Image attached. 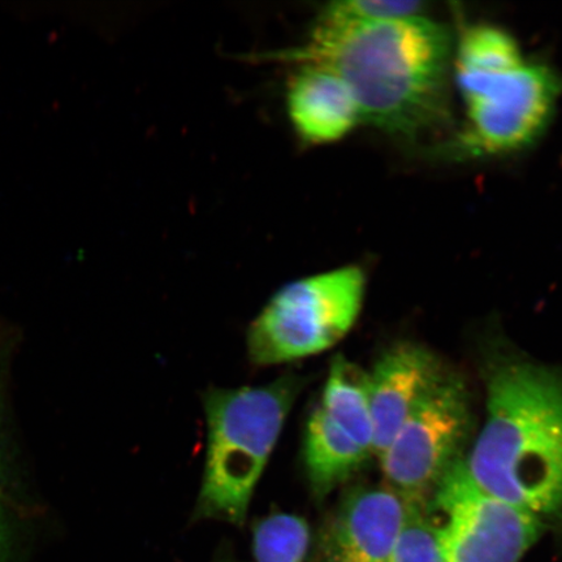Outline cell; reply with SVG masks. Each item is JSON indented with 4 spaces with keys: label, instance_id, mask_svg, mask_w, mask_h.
<instances>
[{
    "label": "cell",
    "instance_id": "6da1fadb",
    "mask_svg": "<svg viewBox=\"0 0 562 562\" xmlns=\"http://www.w3.org/2000/svg\"><path fill=\"white\" fill-rule=\"evenodd\" d=\"M278 60L319 66L353 91L361 122L414 138L446 122L452 40L424 16L351 23L322 13L304 45Z\"/></svg>",
    "mask_w": 562,
    "mask_h": 562
},
{
    "label": "cell",
    "instance_id": "7a4b0ae2",
    "mask_svg": "<svg viewBox=\"0 0 562 562\" xmlns=\"http://www.w3.org/2000/svg\"><path fill=\"white\" fill-rule=\"evenodd\" d=\"M465 467L477 486L543 519L562 515V378L529 362L492 370Z\"/></svg>",
    "mask_w": 562,
    "mask_h": 562
},
{
    "label": "cell",
    "instance_id": "3957f363",
    "mask_svg": "<svg viewBox=\"0 0 562 562\" xmlns=\"http://www.w3.org/2000/svg\"><path fill=\"white\" fill-rule=\"evenodd\" d=\"M302 389L288 375L262 386L211 391L207 456L196 516L245 522L252 492Z\"/></svg>",
    "mask_w": 562,
    "mask_h": 562
},
{
    "label": "cell",
    "instance_id": "277c9868",
    "mask_svg": "<svg viewBox=\"0 0 562 562\" xmlns=\"http://www.w3.org/2000/svg\"><path fill=\"white\" fill-rule=\"evenodd\" d=\"M364 284L362 270L349 266L281 288L251 323L250 360L266 367L334 347L361 312Z\"/></svg>",
    "mask_w": 562,
    "mask_h": 562
},
{
    "label": "cell",
    "instance_id": "5b68a950",
    "mask_svg": "<svg viewBox=\"0 0 562 562\" xmlns=\"http://www.w3.org/2000/svg\"><path fill=\"white\" fill-rule=\"evenodd\" d=\"M456 75L468 116L456 147L468 157L531 145L550 123L562 91L553 70L526 61L498 72Z\"/></svg>",
    "mask_w": 562,
    "mask_h": 562
},
{
    "label": "cell",
    "instance_id": "8992f818",
    "mask_svg": "<svg viewBox=\"0 0 562 562\" xmlns=\"http://www.w3.org/2000/svg\"><path fill=\"white\" fill-rule=\"evenodd\" d=\"M442 562H519L540 537L542 519L488 494L459 459L428 502Z\"/></svg>",
    "mask_w": 562,
    "mask_h": 562
},
{
    "label": "cell",
    "instance_id": "52a82bcc",
    "mask_svg": "<svg viewBox=\"0 0 562 562\" xmlns=\"http://www.w3.org/2000/svg\"><path fill=\"white\" fill-rule=\"evenodd\" d=\"M465 389L446 375L411 414L381 456L385 486L428 504L453 463L469 427Z\"/></svg>",
    "mask_w": 562,
    "mask_h": 562
},
{
    "label": "cell",
    "instance_id": "ba28073f",
    "mask_svg": "<svg viewBox=\"0 0 562 562\" xmlns=\"http://www.w3.org/2000/svg\"><path fill=\"white\" fill-rule=\"evenodd\" d=\"M412 502L389 486L350 492L323 531L325 562H389Z\"/></svg>",
    "mask_w": 562,
    "mask_h": 562
},
{
    "label": "cell",
    "instance_id": "9c48e42d",
    "mask_svg": "<svg viewBox=\"0 0 562 562\" xmlns=\"http://www.w3.org/2000/svg\"><path fill=\"white\" fill-rule=\"evenodd\" d=\"M445 378L438 358L417 344H400L381 357L368 374L374 454L383 453L400 427Z\"/></svg>",
    "mask_w": 562,
    "mask_h": 562
},
{
    "label": "cell",
    "instance_id": "30bf717a",
    "mask_svg": "<svg viewBox=\"0 0 562 562\" xmlns=\"http://www.w3.org/2000/svg\"><path fill=\"white\" fill-rule=\"evenodd\" d=\"M294 130L311 144H328L347 136L361 122L353 91L325 67L301 66L286 93Z\"/></svg>",
    "mask_w": 562,
    "mask_h": 562
},
{
    "label": "cell",
    "instance_id": "8fae6325",
    "mask_svg": "<svg viewBox=\"0 0 562 562\" xmlns=\"http://www.w3.org/2000/svg\"><path fill=\"white\" fill-rule=\"evenodd\" d=\"M371 453L318 405L307 420L304 461L314 494L326 496L360 469Z\"/></svg>",
    "mask_w": 562,
    "mask_h": 562
},
{
    "label": "cell",
    "instance_id": "7c38bea8",
    "mask_svg": "<svg viewBox=\"0 0 562 562\" xmlns=\"http://www.w3.org/2000/svg\"><path fill=\"white\" fill-rule=\"evenodd\" d=\"M328 416L346 428L368 452L374 454V425H372L367 372L341 356L336 357L319 404Z\"/></svg>",
    "mask_w": 562,
    "mask_h": 562
},
{
    "label": "cell",
    "instance_id": "4fadbf2b",
    "mask_svg": "<svg viewBox=\"0 0 562 562\" xmlns=\"http://www.w3.org/2000/svg\"><path fill=\"white\" fill-rule=\"evenodd\" d=\"M524 63L521 48L509 33L492 25H475L461 35L456 72H498L517 68Z\"/></svg>",
    "mask_w": 562,
    "mask_h": 562
},
{
    "label": "cell",
    "instance_id": "5bb4252c",
    "mask_svg": "<svg viewBox=\"0 0 562 562\" xmlns=\"http://www.w3.org/2000/svg\"><path fill=\"white\" fill-rule=\"evenodd\" d=\"M311 529L304 518L273 513L255 527L252 550L257 562H306Z\"/></svg>",
    "mask_w": 562,
    "mask_h": 562
},
{
    "label": "cell",
    "instance_id": "9a60e30c",
    "mask_svg": "<svg viewBox=\"0 0 562 562\" xmlns=\"http://www.w3.org/2000/svg\"><path fill=\"white\" fill-rule=\"evenodd\" d=\"M389 562H442L437 526L428 504L413 503Z\"/></svg>",
    "mask_w": 562,
    "mask_h": 562
},
{
    "label": "cell",
    "instance_id": "2e32d148",
    "mask_svg": "<svg viewBox=\"0 0 562 562\" xmlns=\"http://www.w3.org/2000/svg\"><path fill=\"white\" fill-rule=\"evenodd\" d=\"M425 10V3L411 0H349L329 4L322 13L351 23H381L424 16Z\"/></svg>",
    "mask_w": 562,
    "mask_h": 562
},
{
    "label": "cell",
    "instance_id": "e0dca14e",
    "mask_svg": "<svg viewBox=\"0 0 562 562\" xmlns=\"http://www.w3.org/2000/svg\"><path fill=\"white\" fill-rule=\"evenodd\" d=\"M4 469V456L2 447H0V562H5L9 559L12 540L10 516L3 498Z\"/></svg>",
    "mask_w": 562,
    "mask_h": 562
},
{
    "label": "cell",
    "instance_id": "ac0fdd59",
    "mask_svg": "<svg viewBox=\"0 0 562 562\" xmlns=\"http://www.w3.org/2000/svg\"><path fill=\"white\" fill-rule=\"evenodd\" d=\"M217 562H237V561L231 560V559H224V560H221V561H217Z\"/></svg>",
    "mask_w": 562,
    "mask_h": 562
}]
</instances>
